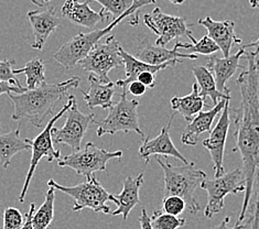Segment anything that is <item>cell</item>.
Wrapping results in <instances>:
<instances>
[{
  "mask_svg": "<svg viewBox=\"0 0 259 229\" xmlns=\"http://www.w3.org/2000/svg\"><path fill=\"white\" fill-rule=\"evenodd\" d=\"M197 23L207 30V35L220 47L224 58L230 57L233 45L242 44V39L235 33V23L231 20L215 21L206 16L201 18Z\"/></svg>",
  "mask_w": 259,
  "mask_h": 229,
  "instance_id": "15",
  "label": "cell"
},
{
  "mask_svg": "<svg viewBox=\"0 0 259 229\" xmlns=\"http://www.w3.org/2000/svg\"><path fill=\"white\" fill-rule=\"evenodd\" d=\"M81 77L73 76L64 82L47 84L34 89H27L21 94L10 93L9 97L14 103L15 110L11 118L14 120L27 119L36 128L45 126V120L51 116L57 105L65 97H69V89H77Z\"/></svg>",
  "mask_w": 259,
  "mask_h": 229,
  "instance_id": "2",
  "label": "cell"
},
{
  "mask_svg": "<svg viewBox=\"0 0 259 229\" xmlns=\"http://www.w3.org/2000/svg\"><path fill=\"white\" fill-rule=\"evenodd\" d=\"M257 71L259 73V60L258 59H257Z\"/></svg>",
  "mask_w": 259,
  "mask_h": 229,
  "instance_id": "46",
  "label": "cell"
},
{
  "mask_svg": "<svg viewBox=\"0 0 259 229\" xmlns=\"http://www.w3.org/2000/svg\"><path fill=\"white\" fill-rule=\"evenodd\" d=\"M244 53L245 49L239 48L236 54L230 55L228 58H219L217 55L212 54L206 60L205 66L212 72L219 91L231 96V90L226 83L236 73L239 67H242L239 62Z\"/></svg>",
  "mask_w": 259,
  "mask_h": 229,
  "instance_id": "17",
  "label": "cell"
},
{
  "mask_svg": "<svg viewBox=\"0 0 259 229\" xmlns=\"http://www.w3.org/2000/svg\"><path fill=\"white\" fill-rule=\"evenodd\" d=\"M175 115L171 116L168 125L162 127L161 131L156 138L150 139L146 138L143 145L139 148V156L146 161V164L150 162V158L152 156H163V157H172L180 160L184 164H188V160L184 158L183 154L177 149L174 142L170 138L169 129L171 127V122L174 120Z\"/></svg>",
  "mask_w": 259,
  "mask_h": 229,
  "instance_id": "14",
  "label": "cell"
},
{
  "mask_svg": "<svg viewBox=\"0 0 259 229\" xmlns=\"http://www.w3.org/2000/svg\"><path fill=\"white\" fill-rule=\"evenodd\" d=\"M231 100H221L214 107L206 111H200L193 120L188 122L186 129L183 130L181 135V142L187 146H196L197 139L202 133L209 132L212 130L213 122L222 110L225 107L226 102Z\"/></svg>",
  "mask_w": 259,
  "mask_h": 229,
  "instance_id": "19",
  "label": "cell"
},
{
  "mask_svg": "<svg viewBox=\"0 0 259 229\" xmlns=\"http://www.w3.org/2000/svg\"><path fill=\"white\" fill-rule=\"evenodd\" d=\"M50 2H52V0H45V4H48V3H50Z\"/></svg>",
  "mask_w": 259,
  "mask_h": 229,
  "instance_id": "47",
  "label": "cell"
},
{
  "mask_svg": "<svg viewBox=\"0 0 259 229\" xmlns=\"http://www.w3.org/2000/svg\"><path fill=\"white\" fill-rule=\"evenodd\" d=\"M120 44L114 35H109L104 43H98L86 57L79 62L83 70L91 74L103 84L112 82L108 77V73L115 67L122 65V59L119 53Z\"/></svg>",
  "mask_w": 259,
  "mask_h": 229,
  "instance_id": "10",
  "label": "cell"
},
{
  "mask_svg": "<svg viewBox=\"0 0 259 229\" xmlns=\"http://www.w3.org/2000/svg\"><path fill=\"white\" fill-rule=\"evenodd\" d=\"M122 152L120 150L110 152L102 148L96 147L92 142H88L84 149L73 151L69 156L61 157L58 164L61 168H71L78 175L86 179L94 176V173L106 171V165L109 160L120 159Z\"/></svg>",
  "mask_w": 259,
  "mask_h": 229,
  "instance_id": "7",
  "label": "cell"
},
{
  "mask_svg": "<svg viewBox=\"0 0 259 229\" xmlns=\"http://www.w3.org/2000/svg\"><path fill=\"white\" fill-rule=\"evenodd\" d=\"M48 187H53L55 190L71 196L74 200L73 212H81L84 208H90L95 213H112L106 203L108 201L115 203V196L102 187L95 175L75 187H64L51 178L48 181Z\"/></svg>",
  "mask_w": 259,
  "mask_h": 229,
  "instance_id": "5",
  "label": "cell"
},
{
  "mask_svg": "<svg viewBox=\"0 0 259 229\" xmlns=\"http://www.w3.org/2000/svg\"><path fill=\"white\" fill-rule=\"evenodd\" d=\"M102 5L104 11L113 20L125 15L126 12L133 7L135 0H92Z\"/></svg>",
  "mask_w": 259,
  "mask_h": 229,
  "instance_id": "31",
  "label": "cell"
},
{
  "mask_svg": "<svg viewBox=\"0 0 259 229\" xmlns=\"http://www.w3.org/2000/svg\"><path fill=\"white\" fill-rule=\"evenodd\" d=\"M202 190L207 193V204L204 215L212 218L214 215L220 214L224 208V200L228 194L239 195L245 192V178L242 169H235L223 175L212 179L205 178L200 185Z\"/></svg>",
  "mask_w": 259,
  "mask_h": 229,
  "instance_id": "8",
  "label": "cell"
},
{
  "mask_svg": "<svg viewBox=\"0 0 259 229\" xmlns=\"http://www.w3.org/2000/svg\"><path fill=\"white\" fill-rule=\"evenodd\" d=\"M34 212H35V204L31 203L30 204L29 210L26 213V215H24V221L20 229H33L32 217H33Z\"/></svg>",
  "mask_w": 259,
  "mask_h": 229,
  "instance_id": "38",
  "label": "cell"
},
{
  "mask_svg": "<svg viewBox=\"0 0 259 229\" xmlns=\"http://www.w3.org/2000/svg\"><path fill=\"white\" fill-rule=\"evenodd\" d=\"M54 200L55 189L53 187H49V190L46 193L45 202L33 214V229H48V227L51 225L54 218Z\"/></svg>",
  "mask_w": 259,
  "mask_h": 229,
  "instance_id": "28",
  "label": "cell"
},
{
  "mask_svg": "<svg viewBox=\"0 0 259 229\" xmlns=\"http://www.w3.org/2000/svg\"><path fill=\"white\" fill-rule=\"evenodd\" d=\"M144 23L158 35L156 45L165 47L168 43L181 36H187L191 42H196L186 17L166 15L160 8H155L151 14L144 15Z\"/></svg>",
  "mask_w": 259,
  "mask_h": 229,
  "instance_id": "11",
  "label": "cell"
},
{
  "mask_svg": "<svg viewBox=\"0 0 259 229\" xmlns=\"http://www.w3.org/2000/svg\"><path fill=\"white\" fill-rule=\"evenodd\" d=\"M179 42L176 43L174 49H166L160 45H145L138 51L137 58L151 65H161L168 62H177L182 63L181 59L196 60L197 55L194 53H180Z\"/></svg>",
  "mask_w": 259,
  "mask_h": 229,
  "instance_id": "21",
  "label": "cell"
},
{
  "mask_svg": "<svg viewBox=\"0 0 259 229\" xmlns=\"http://www.w3.org/2000/svg\"><path fill=\"white\" fill-rule=\"evenodd\" d=\"M249 5L254 9H259V0H249Z\"/></svg>",
  "mask_w": 259,
  "mask_h": 229,
  "instance_id": "44",
  "label": "cell"
},
{
  "mask_svg": "<svg viewBox=\"0 0 259 229\" xmlns=\"http://www.w3.org/2000/svg\"><path fill=\"white\" fill-rule=\"evenodd\" d=\"M153 229H178L186 225V218L168 214L162 210H156L150 217Z\"/></svg>",
  "mask_w": 259,
  "mask_h": 229,
  "instance_id": "29",
  "label": "cell"
},
{
  "mask_svg": "<svg viewBox=\"0 0 259 229\" xmlns=\"http://www.w3.org/2000/svg\"><path fill=\"white\" fill-rule=\"evenodd\" d=\"M15 73L16 75L22 73L26 75L27 89H34L46 83V65L39 58L30 60L22 69L15 70Z\"/></svg>",
  "mask_w": 259,
  "mask_h": 229,
  "instance_id": "27",
  "label": "cell"
},
{
  "mask_svg": "<svg viewBox=\"0 0 259 229\" xmlns=\"http://www.w3.org/2000/svg\"><path fill=\"white\" fill-rule=\"evenodd\" d=\"M89 84L90 88L88 93H85L79 88L78 89L82 93L84 101L90 109H95L97 107H101L103 109H109L113 106V96L115 93V84L113 82L108 84H103L93 74H91L89 76Z\"/></svg>",
  "mask_w": 259,
  "mask_h": 229,
  "instance_id": "23",
  "label": "cell"
},
{
  "mask_svg": "<svg viewBox=\"0 0 259 229\" xmlns=\"http://www.w3.org/2000/svg\"><path fill=\"white\" fill-rule=\"evenodd\" d=\"M24 150H31V145L28 139L21 138L20 128L0 134V162L4 169L10 165L12 157Z\"/></svg>",
  "mask_w": 259,
  "mask_h": 229,
  "instance_id": "25",
  "label": "cell"
},
{
  "mask_svg": "<svg viewBox=\"0 0 259 229\" xmlns=\"http://www.w3.org/2000/svg\"><path fill=\"white\" fill-rule=\"evenodd\" d=\"M157 0H135L133 7L125 15L113 20L104 29L93 30L89 33H79L76 36H74V38L67 41L65 44H63L53 54V59L62 65L64 69H73L74 66H76L91 52L92 49L100 43L104 36H106L122 20L129 19V23L132 26H138L139 9L143 8L144 6L155 4Z\"/></svg>",
  "mask_w": 259,
  "mask_h": 229,
  "instance_id": "3",
  "label": "cell"
},
{
  "mask_svg": "<svg viewBox=\"0 0 259 229\" xmlns=\"http://www.w3.org/2000/svg\"><path fill=\"white\" fill-rule=\"evenodd\" d=\"M257 199L254 208V217L251 219V229H259V174L257 176Z\"/></svg>",
  "mask_w": 259,
  "mask_h": 229,
  "instance_id": "39",
  "label": "cell"
},
{
  "mask_svg": "<svg viewBox=\"0 0 259 229\" xmlns=\"http://www.w3.org/2000/svg\"><path fill=\"white\" fill-rule=\"evenodd\" d=\"M27 88H20L16 85H12L11 83L4 82V80H0V95L3 94H10V93H14V94H21V93L26 91Z\"/></svg>",
  "mask_w": 259,
  "mask_h": 229,
  "instance_id": "36",
  "label": "cell"
},
{
  "mask_svg": "<svg viewBox=\"0 0 259 229\" xmlns=\"http://www.w3.org/2000/svg\"><path fill=\"white\" fill-rule=\"evenodd\" d=\"M192 72L196 79V83L200 87L201 95L203 97L211 98L214 105H217L221 100H231L230 95H226L219 91L213 74L206 66H194L192 69Z\"/></svg>",
  "mask_w": 259,
  "mask_h": 229,
  "instance_id": "26",
  "label": "cell"
},
{
  "mask_svg": "<svg viewBox=\"0 0 259 229\" xmlns=\"http://www.w3.org/2000/svg\"><path fill=\"white\" fill-rule=\"evenodd\" d=\"M74 100H76L75 96L69 95V97H67V103L64 105L63 108L61 109L57 115H54L50 120H49L47 126L45 127V129H43V131L38 135V137H35L33 140L28 139L30 145H31L32 156H31V161H30L29 170L27 172V176H26V179H24L23 187L21 190V193H20L19 197H18V201H19V203L24 202V197H26V195H27L30 182H31L32 176L34 174V171L41 161V159L47 157L49 162H52V161L59 160L61 157H62L61 156V152L57 149H54V147H53L52 129H53L54 123L57 122L61 118V117L65 116L66 111L71 108Z\"/></svg>",
  "mask_w": 259,
  "mask_h": 229,
  "instance_id": "6",
  "label": "cell"
},
{
  "mask_svg": "<svg viewBox=\"0 0 259 229\" xmlns=\"http://www.w3.org/2000/svg\"><path fill=\"white\" fill-rule=\"evenodd\" d=\"M169 2L174 5H182L186 0H169Z\"/></svg>",
  "mask_w": 259,
  "mask_h": 229,
  "instance_id": "45",
  "label": "cell"
},
{
  "mask_svg": "<svg viewBox=\"0 0 259 229\" xmlns=\"http://www.w3.org/2000/svg\"><path fill=\"white\" fill-rule=\"evenodd\" d=\"M92 0H85L79 3L78 0H65L62 6V16L66 20L84 28L93 29L97 23L108 20L109 16L102 9L100 12L92 10L90 3Z\"/></svg>",
  "mask_w": 259,
  "mask_h": 229,
  "instance_id": "18",
  "label": "cell"
},
{
  "mask_svg": "<svg viewBox=\"0 0 259 229\" xmlns=\"http://www.w3.org/2000/svg\"><path fill=\"white\" fill-rule=\"evenodd\" d=\"M23 221L24 217L19 209L15 207H7L5 209L3 229H20Z\"/></svg>",
  "mask_w": 259,
  "mask_h": 229,
  "instance_id": "32",
  "label": "cell"
},
{
  "mask_svg": "<svg viewBox=\"0 0 259 229\" xmlns=\"http://www.w3.org/2000/svg\"><path fill=\"white\" fill-rule=\"evenodd\" d=\"M139 222H140L141 229H153L152 226H151L150 217L148 216L147 210L145 208H143V210H141V215L139 217Z\"/></svg>",
  "mask_w": 259,
  "mask_h": 229,
  "instance_id": "41",
  "label": "cell"
},
{
  "mask_svg": "<svg viewBox=\"0 0 259 229\" xmlns=\"http://www.w3.org/2000/svg\"><path fill=\"white\" fill-rule=\"evenodd\" d=\"M15 64H16V61L14 59L0 61V80L11 83L12 85H16L18 87L22 88L21 83L16 76L15 70H12V66Z\"/></svg>",
  "mask_w": 259,
  "mask_h": 229,
  "instance_id": "33",
  "label": "cell"
},
{
  "mask_svg": "<svg viewBox=\"0 0 259 229\" xmlns=\"http://www.w3.org/2000/svg\"><path fill=\"white\" fill-rule=\"evenodd\" d=\"M242 48H243V49L254 48L255 50L252 51V52H254L256 55H258V54H259V38H258L255 42H250V43H248V44H244V45H242Z\"/></svg>",
  "mask_w": 259,
  "mask_h": 229,
  "instance_id": "42",
  "label": "cell"
},
{
  "mask_svg": "<svg viewBox=\"0 0 259 229\" xmlns=\"http://www.w3.org/2000/svg\"><path fill=\"white\" fill-rule=\"evenodd\" d=\"M64 126L52 129L54 144L69 146L73 151L81 150V144L89 128L96 123L95 114H84L77 108L76 100H74L71 108L66 111Z\"/></svg>",
  "mask_w": 259,
  "mask_h": 229,
  "instance_id": "12",
  "label": "cell"
},
{
  "mask_svg": "<svg viewBox=\"0 0 259 229\" xmlns=\"http://www.w3.org/2000/svg\"><path fill=\"white\" fill-rule=\"evenodd\" d=\"M230 102L227 101L225 107L222 110L220 119L215 127L209 131L208 138L203 140V147L211 154V158L214 165L215 177L224 174V152L225 145L228 134V130L231 126L230 119Z\"/></svg>",
  "mask_w": 259,
  "mask_h": 229,
  "instance_id": "13",
  "label": "cell"
},
{
  "mask_svg": "<svg viewBox=\"0 0 259 229\" xmlns=\"http://www.w3.org/2000/svg\"><path fill=\"white\" fill-rule=\"evenodd\" d=\"M119 53L121 55L122 63L125 65V72H126V77L124 79H118L116 82V85L119 86L120 88L127 90V86L131 84L134 80H137V77L140 73L149 71L157 74L159 71H162L168 69V67L175 66L177 62H168V63H164L161 65H151L148 64L146 62L139 60L137 57H134L131 53L125 51L121 47L119 48Z\"/></svg>",
  "mask_w": 259,
  "mask_h": 229,
  "instance_id": "22",
  "label": "cell"
},
{
  "mask_svg": "<svg viewBox=\"0 0 259 229\" xmlns=\"http://www.w3.org/2000/svg\"><path fill=\"white\" fill-rule=\"evenodd\" d=\"M127 89L134 96H143L147 90V87L143 83L139 82V80L137 79V80H134V82L129 84Z\"/></svg>",
  "mask_w": 259,
  "mask_h": 229,
  "instance_id": "37",
  "label": "cell"
},
{
  "mask_svg": "<svg viewBox=\"0 0 259 229\" xmlns=\"http://www.w3.org/2000/svg\"><path fill=\"white\" fill-rule=\"evenodd\" d=\"M179 42V47L184 50H189L191 53H200L203 55H212L217 53L220 50V47L215 43L208 35L203 36L200 41H196L194 43H184Z\"/></svg>",
  "mask_w": 259,
  "mask_h": 229,
  "instance_id": "30",
  "label": "cell"
},
{
  "mask_svg": "<svg viewBox=\"0 0 259 229\" xmlns=\"http://www.w3.org/2000/svg\"><path fill=\"white\" fill-rule=\"evenodd\" d=\"M186 207H187L186 202L179 196H174V195L166 196V197H163L162 200L163 212L171 215L179 216L183 213V210L186 209Z\"/></svg>",
  "mask_w": 259,
  "mask_h": 229,
  "instance_id": "34",
  "label": "cell"
},
{
  "mask_svg": "<svg viewBox=\"0 0 259 229\" xmlns=\"http://www.w3.org/2000/svg\"><path fill=\"white\" fill-rule=\"evenodd\" d=\"M247 70L239 74L236 80L242 95L240 106L235 110V142L234 152H239L243 161L245 195L243 208L235 225L242 224L250 203L252 189L259 174V73L257 55L246 52Z\"/></svg>",
  "mask_w": 259,
  "mask_h": 229,
  "instance_id": "1",
  "label": "cell"
},
{
  "mask_svg": "<svg viewBox=\"0 0 259 229\" xmlns=\"http://www.w3.org/2000/svg\"><path fill=\"white\" fill-rule=\"evenodd\" d=\"M119 102L108 109L106 118L100 122L97 128V137L104 134H115L118 131L136 132L144 138V132L139 126L138 106L139 102L127 100V93L122 89Z\"/></svg>",
  "mask_w": 259,
  "mask_h": 229,
  "instance_id": "9",
  "label": "cell"
},
{
  "mask_svg": "<svg viewBox=\"0 0 259 229\" xmlns=\"http://www.w3.org/2000/svg\"><path fill=\"white\" fill-rule=\"evenodd\" d=\"M34 35L32 49L41 50L47 40L61 24V19L57 15L54 7L45 10H31L27 14Z\"/></svg>",
  "mask_w": 259,
  "mask_h": 229,
  "instance_id": "16",
  "label": "cell"
},
{
  "mask_svg": "<svg viewBox=\"0 0 259 229\" xmlns=\"http://www.w3.org/2000/svg\"><path fill=\"white\" fill-rule=\"evenodd\" d=\"M30 2H31L32 4H34L35 6H38V7H43V6H45L46 4H45V0H30Z\"/></svg>",
  "mask_w": 259,
  "mask_h": 229,
  "instance_id": "43",
  "label": "cell"
},
{
  "mask_svg": "<svg viewBox=\"0 0 259 229\" xmlns=\"http://www.w3.org/2000/svg\"><path fill=\"white\" fill-rule=\"evenodd\" d=\"M137 79L139 82L143 83L147 88H153L156 86V74L149 72V71H146L140 73Z\"/></svg>",
  "mask_w": 259,
  "mask_h": 229,
  "instance_id": "35",
  "label": "cell"
},
{
  "mask_svg": "<svg viewBox=\"0 0 259 229\" xmlns=\"http://www.w3.org/2000/svg\"><path fill=\"white\" fill-rule=\"evenodd\" d=\"M144 184V172L139 173L136 177L127 176L122 185V191L119 194H116L115 203L117 204V208L112 212L113 216L121 215L124 220H127L129 214L136 205L140 204L139 191Z\"/></svg>",
  "mask_w": 259,
  "mask_h": 229,
  "instance_id": "20",
  "label": "cell"
},
{
  "mask_svg": "<svg viewBox=\"0 0 259 229\" xmlns=\"http://www.w3.org/2000/svg\"><path fill=\"white\" fill-rule=\"evenodd\" d=\"M156 161L161 166L164 178L163 197L179 196L184 200L191 214H197L201 206L195 197V190L206 178V173L197 169L194 163H188L182 166H176L168 161H162L157 157Z\"/></svg>",
  "mask_w": 259,
  "mask_h": 229,
  "instance_id": "4",
  "label": "cell"
},
{
  "mask_svg": "<svg viewBox=\"0 0 259 229\" xmlns=\"http://www.w3.org/2000/svg\"><path fill=\"white\" fill-rule=\"evenodd\" d=\"M171 107L177 114L182 116L184 120L190 122L194 117L202 111L205 104V97L200 93V87L197 83L192 85V91L187 96H175L170 101Z\"/></svg>",
  "mask_w": 259,
  "mask_h": 229,
  "instance_id": "24",
  "label": "cell"
},
{
  "mask_svg": "<svg viewBox=\"0 0 259 229\" xmlns=\"http://www.w3.org/2000/svg\"><path fill=\"white\" fill-rule=\"evenodd\" d=\"M230 219L231 217L230 216H227V217H225V219L221 222L220 225L215 226V227H212L211 229H249V221L247 222V224H239V225H235L234 227H228V222H230Z\"/></svg>",
  "mask_w": 259,
  "mask_h": 229,
  "instance_id": "40",
  "label": "cell"
}]
</instances>
